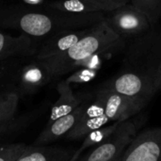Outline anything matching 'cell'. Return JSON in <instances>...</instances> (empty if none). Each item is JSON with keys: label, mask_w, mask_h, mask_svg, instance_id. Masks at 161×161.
<instances>
[{"label": "cell", "mask_w": 161, "mask_h": 161, "mask_svg": "<svg viewBox=\"0 0 161 161\" xmlns=\"http://www.w3.org/2000/svg\"><path fill=\"white\" fill-rule=\"evenodd\" d=\"M125 45V40L112 30L106 20L91 26L89 32L74 46L58 56L42 60L48 68L51 75H62L93 56L110 55Z\"/></svg>", "instance_id": "6da1fadb"}, {"label": "cell", "mask_w": 161, "mask_h": 161, "mask_svg": "<svg viewBox=\"0 0 161 161\" xmlns=\"http://www.w3.org/2000/svg\"><path fill=\"white\" fill-rule=\"evenodd\" d=\"M142 122L129 119L122 123L119 128L94 148L81 156L76 161H112L120 157L138 135Z\"/></svg>", "instance_id": "7a4b0ae2"}, {"label": "cell", "mask_w": 161, "mask_h": 161, "mask_svg": "<svg viewBox=\"0 0 161 161\" xmlns=\"http://www.w3.org/2000/svg\"><path fill=\"white\" fill-rule=\"evenodd\" d=\"M102 88L116 92L130 98L148 103L157 93L154 76L150 74L127 70L112 77Z\"/></svg>", "instance_id": "3957f363"}, {"label": "cell", "mask_w": 161, "mask_h": 161, "mask_svg": "<svg viewBox=\"0 0 161 161\" xmlns=\"http://www.w3.org/2000/svg\"><path fill=\"white\" fill-rule=\"evenodd\" d=\"M105 20L112 30L123 38L142 35L153 26L147 16L130 3L106 12Z\"/></svg>", "instance_id": "277c9868"}, {"label": "cell", "mask_w": 161, "mask_h": 161, "mask_svg": "<svg viewBox=\"0 0 161 161\" xmlns=\"http://www.w3.org/2000/svg\"><path fill=\"white\" fill-rule=\"evenodd\" d=\"M120 161H161V127L138 133L124 151Z\"/></svg>", "instance_id": "5b68a950"}, {"label": "cell", "mask_w": 161, "mask_h": 161, "mask_svg": "<svg viewBox=\"0 0 161 161\" xmlns=\"http://www.w3.org/2000/svg\"><path fill=\"white\" fill-rule=\"evenodd\" d=\"M96 96L99 97L105 108V115L111 122H125L142 111L147 103L130 98L116 92L101 88Z\"/></svg>", "instance_id": "8992f818"}, {"label": "cell", "mask_w": 161, "mask_h": 161, "mask_svg": "<svg viewBox=\"0 0 161 161\" xmlns=\"http://www.w3.org/2000/svg\"><path fill=\"white\" fill-rule=\"evenodd\" d=\"M86 102L77 107L71 113L64 115L53 123L46 125L45 128L40 133L33 145H49L52 142L65 137L80 121L85 110Z\"/></svg>", "instance_id": "52a82bcc"}, {"label": "cell", "mask_w": 161, "mask_h": 161, "mask_svg": "<svg viewBox=\"0 0 161 161\" xmlns=\"http://www.w3.org/2000/svg\"><path fill=\"white\" fill-rule=\"evenodd\" d=\"M75 150L59 146H27L16 161H70Z\"/></svg>", "instance_id": "ba28073f"}, {"label": "cell", "mask_w": 161, "mask_h": 161, "mask_svg": "<svg viewBox=\"0 0 161 161\" xmlns=\"http://www.w3.org/2000/svg\"><path fill=\"white\" fill-rule=\"evenodd\" d=\"M57 91L58 92V98L51 108L47 125L64 115L71 113L83 103V100L74 93L71 84H69L66 80L58 84Z\"/></svg>", "instance_id": "9c48e42d"}, {"label": "cell", "mask_w": 161, "mask_h": 161, "mask_svg": "<svg viewBox=\"0 0 161 161\" xmlns=\"http://www.w3.org/2000/svg\"><path fill=\"white\" fill-rule=\"evenodd\" d=\"M52 78L53 76L46 65L39 59L37 64H29L22 70L19 82L23 92H33L47 84Z\"/></svg>", "instance_id": "30bf717a"}, {"label": "cell", "mask_w": 161, "mask_h": 161, "mask_svg": "<svg viewBox=\"0 0 161 161\" xmlns=\"http://www.w3.org/2000/svg\"><path fill=\"white\" fill-rule=\"evenodd\" d=\"M90 28L91 26L74 32L62 33L56 38H52L41 49L38 55V59H45L66 52L83 38L89 32Z\"/></svg>", "instance_id": "8fae6325"}, {"label": "cell", "mask_w": 161, "mask_h": 161, "mask_svg": "<svg viewBox=\"0 0 161 161\" xmlns=\"http://www.w3.org/2000/svg\"><path fill=\"white\" fill-rule=\"evenodd\" d=\"M111 123L113 122H111L110 119H108L105 114L98 117H87L83 115L77 125L65 136V138L71 141L81 140L91 132Z\"/></svg>", "instance_id": "7c38bea8"}, {"label": "cell", "mask_w": 161, "mask_h": 161, "mask_svg": "<svg viewBox=\"0 0 161 161\" xmlns=\"http://www.w3.org/2000/svg\"><path fill=\"white\" fill-rule=\"evenodd\" d=\"M34 117V114L27 113L8 121L0 122V145L8 143V141L21 134L29 125Z\"/></svg>", "instance_id": "4fadbf2b"}, {"label": "cell", "mask_w": 161, "mask_h": 161, "mask_svg": "<svg viewBox=\"0 0 161 161\" xmlns=\"http://www.w3.org/2000/svg\"><path fill=\"white\" fill-rule=\"evenodd\" d=\"M122 123L123 122H114V123H111L110 125H105V126H103L99 129H96V130L91 132L90 134H88L84 138V141H83L81 146L77 150H75V152L74 153L70 161H76L82 156V153L86 149L99 144L105 139L109 137L112 133H114L119 128V126L122 125Z\"/></svg>", "instance_id": "5bb4252c"}, {"label": "cell", "mask_w": 161, "mask_h": 161, "mask_svg": "<svg viewBox=\"0 0 161 161\" xmlns=\"http://www.w3.org/2000/svg\"><path fill=\"white\" fill-rule=\"evenodd\" d=\"M30 46L31 40L25 35L12 37L0 32V59L18 53L26 52Z\"/></svg>", "instance_id": "9a60e30c"}, {"label": "cell", "mask_w": 161, "mask_h": 161, "mask_svg": "<svg viewBox=\"0 0 161 161\" xmlns=\"http://www.w3.org/2000/svg\"><path fill=\"white\" fill-rule=\"evenodd\" d=\"M21 92L10 88L0 92V122L8 121L16 117Z\"/></svg>", "instance_id": "2e32d148"}, {"label": "cell", "mask_w": 161, "mask_h": 161, "mask_svg": "<svg viewBox=\"0 0 161 161\" xmlns=\"http://www.w3.org/2000/svg\"><path fill=\"white\" fill-rule=\"evenodd\" d=\"M53 8L59 12L73 14H87L97 11L96 8L87 0H61L55 2Z\"/></svg>", "instance_id": "e0dca14e"}, {"label": "cell", "mask_w": 161, "mask_h": 161, "mask_svg": "<svg viewBox=\"0 0 161 161\" xmlns=\"http://www.w3.org/2000/svg\"><path fill=\"white\" fill-rule=\"evenodd\" d=\"M130 4L145 14L152 25L161 18V0H130Z\"/></svg>", "instance_id": "ac0fdd59"}, {"label": "cell", "mask_w": 161, "mask_h": 161, "mask_svg": "<svg viewBox=\"0 0 161 161\" xmlns=\"http://www.w3.org/2000/svg\"><path fill=\"white\" fill-rule=\"evenodd\" d=\"M26 147L22 142L0 145V161H16Z\"/></svg>", "instance_id": "d6986e66"}, {"label": "cell", "mask_w": 161, "mask_h": 161, "mask_svg": "<svg viewBox=\"0 0 161 161\" xmlns=\"http://www.w3.org/2000/svg\"><path fill=\"white\" fill-rule=\"evenodd\" d=\"M92 3L99 12H109L121 8L130 2V0H87Z\"/></svg>", "instance_id": "ffe728a7"}, {"label": "cell", "mask_w": 161, "mask_h": 161, "mask_svg": "<svg viewBox=\"0 0 161 161\" xmlns=\"http://www.w3.org/2000/svg\"><path fill=\"white\" fill-rule=\"evenodd\" d=\"M97 75V71L95 69H91V68H83L75 73H74L71 76H69L66 81L69 84L72 83H87L89 81H92V79L95 78Z\"/></svg>", "instance_id": "44dd1931"}, {"label": "cell", "mask_w": 161, "mask_h": 161, "mask_svg": "<svg viewBox=\"0 0 161 161\" xmlns=\"http://www.w3.org/2000/svg\"><path fill=\"white\" fill-rule=\"evenodd\" d=\"M154 83H155V90L156 92L161 91V49L158 57V62L156 68L155 72V77H154Z\"/></svg>", "instance_id": "7402d4cb"}, {"label": "cell", "mask_w": 161, "mask_h": 161, "mask_svg": "<svg viewBox=\"0 0 161 161\" xmlns=\"http://www.w3.org/2000/svg\"><path fill=\"white\" fill-rule=\"evenodd\" d=\"M122 155H123V154H122ZM122 155H121L120 157H118L117 158H115L114 160H112V161H120V160H121V158H122Z\"/></svg>", "instance_id": "603a6c76"}]
</instances>
